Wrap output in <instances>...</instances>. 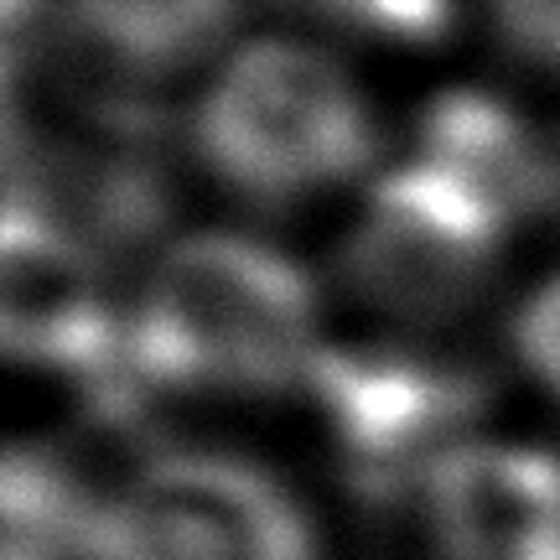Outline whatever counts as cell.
<instances>
[{
    "instance_id": "1",
    "label": "cell",
    "mask_w": 560,
    "mask_h": 560,
    "mask_svg": "<svg viewBox=\"0 0 560 560\" xmlns=\"http://www.w3.org/2000/svg\"><path fill=\"white\" fill-rule=\"evenodd\" d=\"M312 280L280 249L234 234H192L156 260L136 317L125 322V369L145 389H280L312 369Z\"/></svg>"
},
{
    "instance_id": "2",
    "label": "cell",
    "mask_w": 560,
    "mask_h": 560,
    "mask_svg": "<svg viewBox=\"0 0 560 560\" xmlns=\"http://www.w3.org/2000/svg\"><path fill=\"white\" fill-rule=\"evenodd\" d=\"M192 140L202 166L260 208L312 198L374 156L359 89L306 42L244 47L202 94Z\"/></svg>"
},
{
    "instance_id": "3",
    "label": "cell",
    "mask_w": 560,
    "mask_h": 560,
    "mask_svg": "<svg viewBox=\"0 0 560 560\" xmlns=\"http://www.w3.org/2000/svg\"><path fill=\"white\" fill-rule=\"evenodd\" d=\"M94 560H317L296 499L255 462L166 452L145 462L89 529Z\"/></svg>"
},
{
    "instance_id": "4",
    "label": "cell",
    "mask_w": 560,
    "mask_h": 560,
    "mask_svg": "<svg viewBox=\"0 0 560 560\" xmlns=\"http://www.w3.org/2000/svg\"><path fill=\"white\" fill-rule=\"evenodd\" d=\"M509 219L431 161H410L374 182L348 234L342 270L363 301L395 317H446L482 291Z\"/></svg>"
},
{
    "instance_id": "5",
    "label": "cell",
    "mask_w": 560,
    "mask_h": 560,
    "mask_svg": "<svg viewBox=\"0 0 560 560\" xmlns=\"http://www.w3.org/2000/svg\"><path fill=\"white\" fill-rule=\"evenodd\" d=\"M0 327L11 359L79 380L115 416L140 405L125 369V322L104 301L94 249L21 198L5 208Z\"/></svg>"
},
{
    "instance_id": "6",
    "label": "cell",
    "mask_w": 560,
    "mask_h": 560,
    "mask_svg": "<svg viewBox=\"0 0 560 560\" xmlns=\"http://www.w3.org/2000/svg\"><path fill=\"white\" fill-rule=\"evenodd\" d=\"M306 380L348 472L374 493L431 472L482 400L472 374L395 348H317Z\"/></svg>"
},
{
    "instance_id": "7",
    "label": "cell",
    "mask_w": 560,
    "mask_h": 560,
    "mask_svg": "<svg viewBox=\"0 0 560 560\" xmlns=\"http://www.w3.org/2000/svg\"><path fill=\"white\" fill-rule=\"evenodd\" d=\"M425 514L446 560H560V457L457 441L425 472Z\"/></svg>"
},
{
    "instance_id": "8",
    "label": "cell",
    "mask_w": 560,
    "mask_h": 560,
    "mask_svg": "<svg viewBox=\"0 0 560 560\" xmlns=\"http://www.w3.org/2000/svg\"><path fill=\"white\" fill-rule=\"evenodd\" d=\"M420 161L462 177L503 219H540L560 208V151L514 104L482 89H446L420 115Z\"/></svg>"
},
{
    "instance_id": "9",
    "label": "cell",
    "mask_w": 560,
    "mask_h": 560,
    "mask_svg": "<svg viewBox=\"0 0 560 560\" xmlns=\"http://www.w3.org/2000/svg\"><path fill=\"white\" fill-rule=\"evenodd\" d=\"M240 0H68V21L120 79L192 68L234 26Z\"/></svg>"
},
{
    "instance_id": "10",
    "label": "cell",
    "mask_w": 560,
    "mask_h": 560,
    "mask_svg": "<svg viewBox=\"0 0 560 560\" xmlns=\"http://www.w3.org/2000/svg\"><path fill=\"white\" fill-rule=\"evenodd\" d=\"M94 514L73 503V488L52 472V462L11 452L5 462V560H68L89 550Z\"/></svg>"
},
{
    "instance_id": "11",
    "label": "cell",
    "mask_w": 560,
    "mask_h": 560,
    "mask_svg": "<svg viewBox=\"0 0 560 560\" xmlns=\"http://www.w3.org/2000/svg\"><path fill=\"white\" fill-rule=\"evenodd\" d=\"M317 16H327L342 32L380 42H441L452 26V0H306Z\"/></svg>"
},
{
    "instance_id": "12",
    "label": "cell",
    "mask_w": 560,
    "mask_h": 560,
    "mask_svg": "<svg viewBox=\"0 0 560 560\" xmlns=\"http://www.w3.org/2000/svg\"><path fill=\"white\" fill-rule=\"evenodd\" d=\"M493 21L520 58L560 73V0H493Z\"/></svg>"
},
{
    "instance_id": "13",
    "label": "cell",
    "mask_w": 560,
    "mask_h": 560,
    "mask_svg": "<svg viewBox=\"0 0 560 560\" xmlns=\"http://www.w3.org/2000/svg\"><path fill=\"white\" fill-rule=\"evenodd\" d=\"M514 342H520V359L529 363V374L560 395V276L524 301L520 322H514Z\"/></svg>"
}]
</instances>
